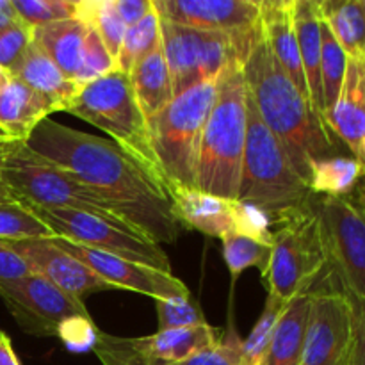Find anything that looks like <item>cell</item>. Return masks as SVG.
Returning a JSON list of instances; mask_svg holds the SVG:
<instances>
[{"instance_id":"48","label":"cell","mask_w":365,"mask_h":365,"mask_svg":"<svg viewBox=\"0 0 365 365\" xmlns=\"http://www.w3.org/2000/svg\"><path fill=\"white\" fill-rule=\"evenodd\" d=\"M18 21V14L14 11L11 0H0V31L9 27L11 24Z\"/></svg>"},{"instance_id":"22","label":"cell","mask_w":365,"mask_h":365,"mask_svg":"<svg viewBox=\"0 0 365 365\" xmlns=\"http://www.w3.org/2000/svg\"><path fill=\"white\" fill-rule=\"evenodd\" d=\"M217 341L220 339H217L216 328L207 323L202 327L157 331L150 337L134 339V344L146 359L153 362L180 365L203 349L216 344Z\"/></svg>"},{"instance_id":"45","label":"cell","mask_w":365,"mask_h":365,"mask_svg":"<svg viewBox=\"0 0 365 365\" xmlns=\"http://www.w3.org/2000/svg\"><path fill=\"white\" fill-rule=\"evenodd\" d=\"M113 6L128 29L141 21L152 9L153 4L152 0H113Z\"/></svg>"},{"instance_id":"1","label":"cell","mask_w":365,"mask_h":365,"mask_svg":"<svg viewBox=\"0 0 365 365\" xmlns=\"http://www.w3.org/2000/svg\"><path fill=\"white\" fill-rule=\"evenodd\" d=\"M25 145L84 182L135 230L155 242H177L184 225L175 214L168 185L109 139L46 118Z\"/></svg>"},{"instance_id":"18","label":"cell","mask_w":365,"mask_h":365,"mask_svg":"<svg viewBox=\"0 0 365 365\" xmlns=\"http://www.w3.org/2000/svg\"><path fill=\"white\" fill-rule=\"evenodd\" d=\"M294 2L296 0H262L260 27L280 66L284 68L298 91L310 102L305 70L299 56L298 36H296Z\"/></svg>"},{"instance_id":"32","label":"cell","mask_w":365,"mask_h":365,"mask_svg":"<svg viewBox=\"0 0 365 365\" xmlns=\"http://www.w3.org/2000/svg\"><path fill=\"white\" fill-rule=\"evenodd\" d=\"M287 305L289 303L267 294L262 314L257 319L255 327L252 328L248 337L242 341L239 365H262L264 356H266L267 349H269L271 339H273L274 327H277L278 319H280Z\"/></svg>"},{"instance_id":"7","label":"cell","mask_w":365,"mask_h":365,"mask_svg":"<svg viewBox=\"0 0 365 365\" xmlns=\"http://www.w3.org/2000/svg\"><path fill=\"white\" fill-rule=\"evenodd\" d=\"M217 82L220 77L192 86L148 120L153 152L168 185L196 187L200 143L216 102Z\"/></svg>"},{"instance_id":"47","label":"cell","mask_w":365,"mask_h":365,"mask_svg":"<svg viewBox=\"0 0 365 365\" xmlns=\"http://www.w3.org/2000/svg\"><path fill=\"white\" fill-rule=\"evenodd\" d=\"M20 141H14V139H9V141H0V175H2V168L6 164V159L9 157V153L13 152L14 146L18 145ZM11 202L9 196H7V191L4 189L2 180H0V203Z\"/></svg>"},{"instance_id":"25","label":"cell","mask_w":365,"mask_h":365,"mask_svg":"<svg viewBox=\"0 0 365 365\" xmlns=\"http://www.w3.org/2000/svg\"><path fill=\"white\" fill-rule=\"evenodd\" d=\"M310 307L312 291L299 294L285 307L274 327L273 339L262 365H302Z\"/></svg>"},{"instance_id":"42","label":"cell","mask_w":365,"mask_h":365,"mask_svg":"<svg viewBox=\"0 0 365 365\" xmlns=\"http://www.w3.org/2000/svg\"><path fill=\"white\" fill-rule=\"evenodd\" d=\"M242 341L237 337L234 328H228L227 335L210 348L203 349L192 359L185 360L180 365H239L241 360Z\"/></svg>"},{"instance_id":"2","label":"cell","mask_w":365,"mask_h":365,"mask_svg":"<svg viewBox=\"0 0 365 365\" xmlns=\"http://www.w3.org/2000/svg\"><path fill=\"white\" fill-rule=\"evenodd\" d=\"M245 81L260 120L280 141L296 173L309 185L310 164L339 155L337 145L323 116L298 91L271 52L262 27L245 61Z\"/></svg>"},{"instance_id":"5","label":"cell","mask_w":365,"mask_h":365,"mask_svg":"<svg viewBox=\"0 0 365 365\" xmlns=\"http://www.w3.org/2000/svg\"><path fill=\"white\" fill-rule=\"evenodd\" d=\"M66 113L109 134L118 148L138 160L152 177L168 185L163 168L153 152L148 120L139 109L127 73L114 71L98 81L89 82L68 106Z\"/></svg>"},{"instance_id":"50","label":"cell","mask_w":365,"mask_h":365,"mask_svg":"<svg viewBox=\"0 0 365 365\" xmlns=\"http://www.w3.org/2000/svg\"><path fill=\"white\" fill-rule=\"evenodd\" d=\"M355 192H356V196H359V198L362 200L364 205H365V177L362 178V182H360V184H359V187L355 189Z\"/></svg>"},{"instance_id":"43","label":"cell","mask_w":365,"mask_h":365,"mask_svg":"<svg viewBox=\"0 0 365 365\" xmlns=\"http://www.w3.org/2000/svg\"><path fill=\"white\" fill-rule=\"evenodd\" d=\"M353 307V349L349 365H365V299H349Z\"/></svg>"},{"instance_id":"4","label":"cell","mask_w":365,"mask_h":365,"mask_svg":"<svg viewBox=\"0 0 365 365\" xmlns=\"http://www.w3.org/2000/svg\"><path fill=\"white\" fill-rule=\"evenodd\" d=\"M314 195L302 180L273 132L246 96V143L237 200L264 210L271 220L309 205Z\"/></svg>"},{"instance_id":"15","label":"cell","mask_w":365,"mask_h":365,"mask_svg":"<svg viewBox=\"0 0 365 365\" xmlns=\"http://www.w3.org/2000/svg\"><path fill=\"white\" fill-rule=\"evenodd\" d=\"M163 20L198 31L246 34L259 27V0H152Z\"/></svg>"},{"instance_id":"46","label":"cell","mask_w":365,"mask_h":365,"mask_svg":"<svg viewBox=\"0 0 365 365\" xmlns=\"http://www.w3.org/2000/svg\"><path fill=\"white\" fill-rule=\"evenodd\" d=\"M0 365H20V360L11 344V339L2 330H0Z\"/></svg>"},{"instance_id":"49","label":"cell","mask_w":365,"mask_h":365,"mask_svg":"<svg viewBox=\"0 0 365 365\" xmlns=\"http://www.w3.org/2000/svg\"><path fill=\"white\" fill-rule=\"evenodd\" d=\"M11 77H13V75H11L9 71H7V70H4V68L0 66V91H2V89L6 88V86H7V82L11 81Z\"/></svg>"},{"instance_id":"53","label":"cell","mask_w":365,"mask_h":365,"mask_svg":"<svg viewBox=\"0 0 365 365\" xmlns=\"http://www.w3.org/2000/svg\"><path fill=\"white\" fill-rule=\"evenodd\" d=\"M7 246V241H4V239H0V250H4Z\"/></svg>"},{"instance_id":"23","label":"cell","mask_w":365,"mask_h":365,"mask_svg":"<svg viewBox=\"0 0 365 365\" xmlns=\"http://www.w3.org/2000/svg\"><path fill=\"white\" fill-rule=\"evenodd\" d=\"M128 81L139 109L143 110L146 120L155 116L175 98L173 82L164 57L163 43H159L132 66V70L128 71Z\"/></svg>"},{"instance_id":"30","label":"cell","mask_w":365,"mask_h":365,"mask_svg":"<svg viewBox=\"0 0 365 365\" xmlns=\"http://www.w3.org/2000/svg\"><path fill=\"white\" fill-rule=\"evenodd\" d=\"M159 43L160 16L155 11V7L152 6V9L148 11V14H146L141 21H138L135 25L128 27L127 32H125L123 43H121L120 52H118L116 57L118 71L128 75L132 66H134L139 59H143L150 50L155 48Z\"/></svg>"},{"instance_id":"33","label":"cell","mask_w":365,"mask_h":365,"mask_svg":"<svg viewBox=\"0 0 365 365\" xmlns=\"http://www.w3.org/2000/svg\"><path fill=\"white\" fill-rule=\"evenodd\" d=\"M346 66H348V56L334 38L327 24L321 20V86H323L324 113L337 100L342 81H344Z\"/></svg>"},{"instance_id":"16","label":"cell","mask_w":365,"mask_h":365,"mask_svg":"<svg viewBox=\"0 0 365 365\" xmlns=\"http://www.w3.org/2000/svg\"><path fill=\"white\" fill-rule=\"evenodd\" d=\"M7 245L31 266L34 273L45 277L56 287L78 302L84 303V299L96 292L114 291L113 285L96 277L81 260L68 255L52 239L7 241Z\"/></svg>"},{"instance_id":"35","label":"cell","mask_w":365,"mask_h":365,"mask_svg":"<svg viewBox=\"0 0 365 365\" xmlns=\"http://www.w3.org/2000/svg\"><path fill=\"white\" fill-rule=\"evenodd\" d=\"M114 71H118L116 59L110 56L107 46L103 45L98 32L88 25V31H86V39H84V48H82L81 68H78V73L77 77H75V82H77L81 88H84V86H88L89 82L98 81V78L114 73Z\"/></svg>"},{"instance_id":"24","label":"cell","mask_w":365,"mask_h":365,"mask_svg":"<svg viewBox=\"0 0 365 365\" xmlns=\"http://www.w3.org/2000/svg\"><path fill=\"white\" fill-rule=\"evenodd\" d=\"M294 24L299 56L305 70L310 103L323 116V86H321V14L317 0H296Z\"/></svg>"},{"instance_id":"34","label":"cell","mask_w":365,"mask_h":365,"mask_svg":"<svg viewBox=\"0 0 365 365\" xmlns=\"http://www.w3.org/2000/svg\"><path fill=\"white\" fill-rule=\"evenodd\" d=\"M52 237H56L53 232L27 207L16 202L0 203V239L4 241H31V239Z\"/></svg>"},{"instance_id":"8","label":"cell","mask_w":365,"mask_h":365,"mask_svg":"<svg viewBox=\"0 0 365 365\" xmlns=\"http://www.w3.org/2000/svg\"><path fill=\"white\" fill-rule=\"evenodd\" d=\"M274 228L269 267L262 280L267 294L291 303L299 294L312 291L327 267L314 198L309 205L277 217Z\"/></svg>"},{"instance_id":"17","label":"cell","mask_w":365,"mask_h":365,"mask_svg":"<svg viewBox=\"0 0 365 365\" xmlns=\"http://www.w3.org/2000/svg\"><path fill=\"white\" fill-rule=\"evenodd\" d=\"M324 123L349 152L360 157L365 139V57H348L344 81L334 106L324 113Z\"/></svg>"},{"instance_id":"9","label":"cell","mask_w":365,"mask_h":365,"mask_svg":"<svg viewBox=\"0 0 365 365\" xmlns=\"http://www.w3.org/2000/svg\"><path fill=\"white\" fill-rule=\"evenodd\" d=\"M260 32L246 34L198 31L160 18V43L175 96L203 81L217 78L232 64H245Z\"/></svg>"},{"instance_id":"40","label":"cell","mask_w":365,"mask_h":365,"mask_svg":"<svg viewBox=\"0 0 365 365\" xmlns=\"http://www.w3.org/2000/svg\"><path fill=\"white\" fill-rule=\"evenodd\" d=\"M100 330L95 327L91 317L73 316L64 319L57 328V339H61L64 348L73 353L93 351L98 341Z\"/></svg>"},{"instance_id":"26","label":"cell","mask_w":365,"mask_h":365,"mask_svg":"<svg viewBox=\"0 0 365 365\" xmlns=\"http://www.w3.org/2000/svg\"><path fill=\"white\" fill-rule=\"evenodd\" d=\"M88 25L77 18L52 21L32 29V41L38 43L46 56L57 64L70 81L75 82L82 59V48Z\"/></svg>"},{"instance_id":"28","label":"cell","mask_w":365,"mask_h":365,"mask_svg":"<svg viewBox=\"0 0 365 365\" xmlns=\"http://www.w3.org/2000/svg\"><path fill=\"white\" fill-rule=\"evenodd\" d=\"M365 177V163L359 157L334 155L314 160L309 170V189L314 196H349Z\"/></svg>"},{"instance_id":"37","label":"cell","mask_w":365,"mask_h":365,"mask_svg":"<svg viewBox=\"0 0 365 365\" xmlns=\"http://www.w3.org/2000/svg\"><path fill=\"white\" fill-rule=\"evenodd\" d=\"M155 309L157 319H159V331L207 324L202 309H200L198 303L191 302V296L155 299Z\"/></svg>"},{"instance_id":"41","label":"cell","mask_w":365,"mask_h":365,"mask_svg":"<svg viewBox=\"0 0 365 365\" xmlns=\"http://www.w3.org/2000/svg\"><path fill=\"white\" fill-rule=\"evenodd\" d=\"M32 43V27L18 18L4 31H0V66L11 71L27 46Z\"/></svg>"},{"instance_id":"21","label":"cell","mask_w":365,"mask_h":365,"mask_svg":"<svg viewBox=\"0 0 365 365\" xmlns=\"http://www.w3.org/2000/svg\"><path fill=\"white\" fill-rule=\"evenodd\" d=\"M52 113H56L53 107L18 78L11 77L0 91V130L14 141H27Z\"/></svg>"},{"instance_id":"10","label":"cell","mask_w":365,"mask_h":365,"mask_svg":"<svg viewBox=\"0 0 365 365\" xmlns=\"http://www.w3.org/2000/svg\"><path fill=\"white\" fill-rule=\"evenodd\" d=\"M39 217L56 237L121 257L153 269L171 273V264L159 242L141 234L130 225L114 223L88 212L70 209H46L24 205Z\"/></svg>"},{"instance_id":"11","label":"cell","mask_w":365,"mask_h":365,"mask_svg":"<svg viewBox=\"0 0 365 365\" xmlns=\"http://www.w3.org/2000/svg\"><path fill=\"white\" fill-rule=\"evenodd\" d=\"M327 266L349 299H365V205L353 191L342 198H314Z\"/></svg>"},{"instance_id":"38","label":"cell","mask_w":365,"mask_h":365,"mask_svg":"<svg viewBox=\"0 0 365 365\" xmlns=\"http://www.w3.org/2000/svg\"><path fill=\"white\" fill-rule=\"evenodd\" d=\"M93 351L98 356L102 365H173L146 359L134 344V339L116 337V335L103 334V331L98 334V341H96Z\"/></svg>"},{"instance_id":"13","label":"cell","mask_w":365,"mask_h":365,"mask_svg":"<svg viewBox=\"0 0 365 365\" xmlns=\"http://www.w3.org/2000/svg\"><path fill=\"white\" fill-rule=\"evenodd\" d=\"M353 307L339 289L312 291L302 365H349Z\"/></svg>"},{"instance_id":"29","label":"cell","mask_w":365,"mask_h":365,"mask_svg":"<svg viewBox=\"0 0 365 365\" xmlns=\"http://www.w3.org/2000/svg\"><path fill=\"white\" fill-rule=\"evenodd\" d=\"M75 18L95 29L110 56L116 59L127 25L114 9L113 0H81L75 6Z\"/></svg>"},{"instance_id":"19","label":"cell","mask_w":365,"mask_h":365,"mask_svg":"<svg viewBox=\"0 0 365 365\" xmlns=\"http://www.w3.org/2000/svg\"><path fill=\"white\" fill-rule=\"evenodd\" d=\"M175 214L185 228H195L210 237L223 239L235 232L234 207L235 200L221 198L198 187L168 185Z\"/></svg>"},{"instance_id":"12","label":"cell","mask_w":365,"mask_h":365,"mask_svg":"<svg viewBox=\"0 0 365 365\" xmlns=\"http://www.w3.org/2000/svg\"><path fill=\"white\" fill-rule=\"evenodd\" d=\"M0 298L18 327L34 337H57V328L68 317H91L84 303L38 273L0 282Z\"/></svg>"},{"instance_id":"14","label":"cell","mask_w":365,"mask_h":365,"mask_svg":"<svg viewBox=\"0 0 365 365\" xmlns=\"http://www.w3.org/2000/svg\"><path fill=\"white\" fill-rule=\"evenodd\" d=\"M52 241L68 255L75 257L84 266H88L96 277L113 285L114 291L125 289V291L150 296L153 299L191 296L184 282L178 280L171 273H164V271L153 269V267L143 266V264L132 262V260L121 259V257L109 255V253H102L98 250L88 248V246L77 245V242L66 241V239L52 237Z\"/></svg>"},{"instance_id":"44","label":"cell","mask_w":365,"mask_h":365,"mask_svg":"<svg viewBox=\"0 0 365 365\" xmlns=\"http://www.w3.org/2000/svg\"><path fill=\"white\" fill-rule=\"evenodd\" d=\"M32 273L34 271L31 269V266L14 250H11L9 245L0 250V282L18 280Z\"/></svg>"},{"instance_id":"3","label":"cell","mask_w":365,"mask_h":365,"mask_svg":"<svg viewBox=\"0 0 365 365\" xmlns=\"http://www.w3.org/2000/svg\"><path fill=\"white\" fill-rule=\"evenodd\" d=\"M245 64H232L220 75L217 95L200 143L196 187L237 200L246 143Z\"/></svg>"},{"instance_id":"52","label":"cell","mask_w":365,"mask_h":365,"mask_svg":"<svg viewBox=\"0 0 365 365\" xmlns=\"http://www.w3.org/2000/svg\"><path fill=\"white\" fill-rule=\"evenodd\" d=\"M9 139H11V138H7V135L4 134L2 130H0V141H9Z\"/></svg>"},{"instance_id":"27","label":"cell","mask_w":365,"mask_h":365,"mask_svg":"<svg viewBox=\"0 0 365 365\" xmlns=\"http://www.w3.org/2000/svg\"><path fill=\"white\" fill-rule=\"evenodd\" d=\"M321 20L348 57H365V0H323Z\"/></svg>"},{"instance_id":"36","label":"cell","mask_w":365,"mask_h":365,"mask_svg":"<svg viewBox=\"0 0 365 365\" xmlns=\"http://www.w3.org/2000/svg\"><path fill=\"white\" fill-rule=\"evenodd\" d=\"M18 18L29 27L52 24V21L75 18L77 2L70 0H11Z\"/></svg>"},{"instance_id":"6","label":"cell","mask_w":365,"mask_h":365,"mask_svg":"<svg viewBox=\"0 0 365 365\" xmlns=\"http://www.w3.org/2000/svg\"><path fill=\"white\" fill-rule=\"evenodd\" d=\"M0 180L11 202L46 209L78 210L114 223L128 225L109 202L84 182L32 152L24 141L18 143L6 159Z\"/></svg>"},{"instance_id":"20","label":"cell","mask_w":365,"mask_h":365,"mask_svg":"<svg viewBox=\"0 0 365 365\" xmlns=\"http://www.w3.org/2000/svg\"><path fill=\"white\" fill-rule=\"evenodd\" d=\"M9 73L48 102L56 113L66 110L82 89L77 82L70 81L34 41L27 46Z\"/></svg>"},{"instance_id":"39","label":"cell","mask_w":365,"mask_h":365,"mask_svg":"<svg viewBox=\"0 0 365 365\" xmlns=\"http://www.w3.org/2000/svg\"><path fill=\"white\" fill-rule=\"evenodd\" d=\"M234 223L235 234L255 239V241L264 242V245H273V230H271L273 220L264 210L235 200Z\"/></svg>"},{"instance_id":"51","label":"cell","mask_w":365,"mask_h":365,"mask_svg":"<svg viewBox=\"0 0 365 365\" xmlns=\"http://www.w3.org/2000/svg\"><path fill=\"white\" fill-rule=\"evenodd\" d=\"M360 157H362V160L365 163V139L362 141V146H360Z\"/></svg>"},{"instance_id":"31","label":"cell","mask_w":365,"mask_h":365,"mask_svg":"<svg viewBox=\"0 0 365 365\" xmlns=\"http://www.w3.org/2000/svg\"><path fill=\"white\" fill-rule=\"evenodd\" d=\"M223 257L227 262L228 271L232 274V280H237L248 267L260 269L262 277L266 274L271 260V250L273 245H264L255 239L245 237L235 232L225 235L223 239Z\"/></svg>"}]
</instances>
